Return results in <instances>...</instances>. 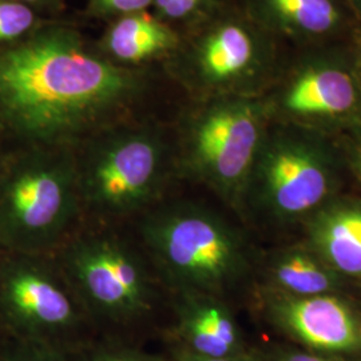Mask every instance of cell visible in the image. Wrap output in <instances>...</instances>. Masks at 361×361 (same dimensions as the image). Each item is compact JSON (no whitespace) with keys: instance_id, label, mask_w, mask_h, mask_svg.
I'll use <instances>...</instances> for the list:
<instances>
[{"instance_id":"cell-2","label":"cell","mask_w":361,"mask_h":361,"mask_svg":"<svg viewBox=\"0 0 361 361\" xmlns=\"http://www.w3.org/2000/svg\"><path fill=\"white\" fill-rule=\"evenodd\" d=\"M138 234L159 281L173 293L225 300L252 271L244 233L197 202L161 201L141 216Z\"/></svg>"},{"instance_id":"cell-23","label":"cell","mask_w":361,"mask_h":361,"mask_svg":"<svg viewBox=\"0 0 361 361\" xmlns=\"http://www.w3.org/2000/svg\"><path fill=\"white\" fill-rule=\"evenodd\" d=\"M171 361H256L250 355H243V356H234V357H221V359H214V357H201L193 355L185 349L180 348L174 345L171 350Z\"/></svg>"},{"instance_id":"cell-8","label":"cell","mask_w":361,"mask_h":361,"mask_svg":"<svg viewBox=\"0 0 361 361\" xmlns=\"http://www.w3.org/2000/svg\"><path fill=\"white\" fill-rule=\"evenodd\" d=\"M331 165L310 145L281 141L261 154L247 180L243 207L274 224L307 221L335 198Z\"/></svg>"},{"instance_id":"cell-13","label":"cell","mask_w":361,"mask_h":361,"mask_svg":"<svg viewBox=\"0 0 361 361\" xmlns=\"http://www.w3.org/2000/svg\"><path fill=\"white\" fill-rule=\"evenodd\" d=\"M355 104L356 89L352 79L335 68L307 73L285 98V107L300 116H338Z\"/></svg>"},{"instance_id":"cell-19","label":"cell","mask_w":361,"mask_h":361,"mask_svg":"<svg viewBox=\"0 0 361 361\" xmlns=\"http://www.w3.org/2000/svg\"><path fill=\"white\" fill-rule=\"evenodd\" d=\"M78 361H169L141 349L121 344H106L87 350ZM171 361V360H170Z\"/></svg>"},{"instance_id":"cell-14","label":"cell","mask_w":361,"mask_h":361,"mask_svg":"<svg viewBox=\"0 0 361 361\" xmlns=\"http://www.w3.org/2000/svg\"><path fill=\"white\" fill-rule=\"evenodd\" d=\"M174 42L168 27L146 15H130L113 27L107 44L118 59L140 62L169 50Z\"/></svg>"},{"instance_id":"cell-5","label":"cell","mask_w":361,"mask_h":361,"mask_svg":"<svg viewBox=\"0 0 361 361\" xmlns=\"http://www.w3.org/2000/svg\"><path fill=\"white\" fill-rule=\"evenodd\" d=\"M77 173L83 214L101 225L142 216L168 186V146L154 130L104 134L77 162Z\"/></svg>"},{"instance_id":"cell-16","label":"cell","mask_w":361,"mask_h":361,"mask_svg":"<svg viewBox=\"0 0 361 361\" xmlns=\"http://www.w3.org/2000/svg\"><path fill=\"white\" fill-rule=\"evenodd\" d=\"M273 10L308 32H325L335 26L337 13L331 0H268Z\"/></svg>"},{"instance_id":"cell-15","label":"cell","mask_w":361,"mask_h":361,"mask_svg":"<svg viewBox=\"0 0 361 361\" xmlns=\"http://www.w3.org/2000/svg\"><path fill=\"white\" fill-rule=\"evenodd\" d=\"M253 56L252 39L241 27L225 26L204 47L202 66L213 79H228L241 73Z\"/></svg>"},{"instance_id":"cell-12","label":"cell","mask_w":361,"mask_h":361,"mask_svg":"<svg viewBox=\"0 0 361 361\" xmlns=\"http://www.w3.org/2000/svg\"><path fill=\"white\" fill-rule=\"evenodd\" d=\"M267 279L269 290L296 297L337 295L344 280L308 245L286 247L273 255Z\"/></svg>"},{"instance_id":"cell-22","label":"cell","mask_w":361,"mask_h":361,"mask_svg":"<svg viewBox=\"0 0 361 361\" xmlns=\"http://www.w3.org/2000/svg\"><path fill=\"white\" fill-rule=\"evenodd\" d=\"M98 4L111 13H135L147 7L153 0H97Z\"/></svg>"},{"instance_id":"cell-10","label":"cell","mask_w":361,"mask_h":361,"mask_svg":"<svg viewBox=\"0 0 361 361\" xmlns=\"http://www.w3.org/2000/svg\"><path fill=\"white\" fill-rule=\"evenodd\" d=\"M176 345L201 357H234L246 353L243 332L224 298L174 293Z\"/></svg>"},{"instance_id":"cell-1","label":"cell","mask_w":361,"mask_h":361,"mask_svg":"<svg viewBox=\"0 0 361 361\" xmlns=\"http://www.w3.org/2000/svg\"><path fill=\"white\" fill-rule=\"evenodd\" d=\"M140 89L70 31L34 30L0 46V141L15 152L71 149L110 128Z\"/></svg>"},{"instance_id":"cell-26","label":"cell","mask_w":361,"mask_h":361,"mask_svg":"<svg viewBox=\"0 0 361 361\" xmlns=\"http://www.w3.org/2000/svg\"><path fill=\"white\" fill-rule=\"evenodd\" d=\"M1 165H3V161H0V170H1Z\"/></svg>"},{"instance_id":"cell-21","label":"cell","mask_w":361,"mask_h":361,"mask_svg":"<svg viewBox=\"0 0 361 361\" xmlns=\"http://www.w3.org/2000/svg\"><path fill=\"white\" fill-rule=\"evenodd\" d=\"M271 361H343L336 356L324 355L313 350H301V349H289L281 350L273 356Z\"/></svg>"},{"instance_id":"cell-11","label":"cell","mask_w":361,"mask_h":361,"mask_svg":"<svg viewBox=\"0 0 361 361\" xmlns=\"http://www.w3.org/2000/svg\"><path fill=\"white\" fill-rule=\"evenodd\" d=\"M305 222L307 245L343 279L361 280V200L332 198Z\"/></svg>"},{"instance_id":"cell-6","label":"cell","mask_w":361,"mask_h":361,"mask_svg":"<svg viewBox=\"0 0 361 361\" xmlns=\"http://www.w3.org/2000/svg\"><path fill=\"white\" fill-rule=\"evenodd\" d=\"M87 322L54 255L0 250V323L13 338L65 352Z\"/></svg>"},{"instance_id":"cell-3","label":"cell","mask_w":361,"mask_h":361,"mask_svg":"<svg viewBox=\"0 0 361 361\" xmlns=\"http://www.w3.org/2000/svg\"><path fill=\"white\" fill-rule=\"evenodd\" d=\"M71 149L15 152L0 170V250L54 255L83 214Z\"/></svg>"},{"instance_id":"cell-20","label":"cell","mask_w":361,"mask_h":361,"mask_svg":"<svg viewBox=\"0 0 361 361\" xmlns=\"http://www.w3.org/2000/svg\"><path fill=\"white\" fill-rule=\"evenodd\" d=\"M202 0H155L158 8L170 18H183L201 4Z\"/></svg>"},{"instance_id":"cell-18","label":"cell","mask_w":361,"mask_h":361,"mask_svg":"<svg viewBox=\"0 0 361 361\" xmlns=\"http://www.w3.org/2000/svg\"><path fill=\"white\" fill-rule=\"evenodd\" d=\"M0 361H66V357L61 349L15 338L0 350Z\"/></svg>"},{"instance_id":"cell-25","label":"cell","mask_w":361,"mask_h":361,"mask_svg":"<svg viewBox=\"0 0 361 361\" xmlns=\"http://www.w3.org/2000/svg\"><path fill=\"white\" fill-rule=\"evenodd\" d=\"M18 1H22V3H26L28 6H32V4H37L39 1H42V0H18Z\"/></svg>"},{"instance_id":"cell-9","label":"cell","mask_w":361,"mask_h":361,"mask_svg":"<svg viewBox=\"0 0 361 361\" xmlns=\"http://www.w3.org/2000/svg\"><path fill=\"white\" fill-rule=\"evenodd\" d=\"M264 312L276 328L308 350L329 356L361 353V313L338 295L288 296L267 290Z\"/></svg>"},{"instance_id":"cell-7","label":"cell","mask_w":361,"mask_h":361,"mask_svg":"<svg viewBox=\"0 0 361 361\" xmlns=\"http://www.w3.org/2000/svg\"><path fill=\"white\" fill-rule=\"evenodd\" d=\"M259 145L261 122L253 104H214L194 121L185 165L225 202L241 209Z\"/></svg>"},{"instance_id":"cell-24","label":"cell","mask_w":361,"mask_h":361,"mask_svg":"<svg viewBox=\"0 0 361 361\" xmlns=\"http://www.w3.org/2000/svg\"><path fill=\"white\" fill-rule=\"evenodd\" d=\"M356 170H357V174H359V180L361 183V149L357 153V158H356Z\"/></svg>"},{"instance_id":"cell-17","label":"cell","mask_w":361,"mask_h":361,"mask_svg":"<svg viewBox=\"0 0 361 361\" xmlns=\"http://www.w3.org/2000/svg\"><path fill=\"white\" fill-rule=\"evenodd\" d=\"M31 6L18 0H0V46L25 38L35 27Z\"/></svg>"},{"instance_id":"cell-4","label":"cell","mask_w":361,"mask_h":361,"mask_svg":"<svg viewBox=\"0 0 361 361\" xmlns=\"http://www.w3.org/2000/svg\"><path fill=\"white\" fill-rule=\"evenodd\" d=\"M54 256L89 319L135 323L154 310L161 283L142 246L109 229H78Z\"/></svg>"}]
</instances>
